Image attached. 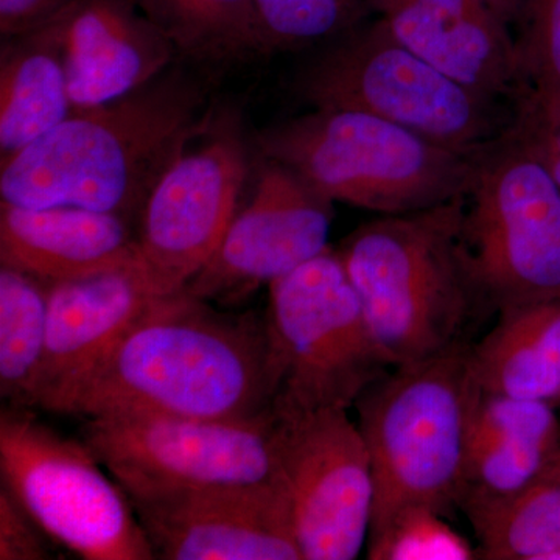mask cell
Instances as JSON below:
<instances>
[{
	"label": "cell",
	"instance_id": "obj_1",
	"mask_svg": "<svg viewBox=\"0 0 560 560\" xmlns=\"http://www.w3.org/2000/svg\"><path fill=\"white\" fill-rule=\"evenodd\" d=\"M276 396L265 315L183 290L158 296L55 412L250 420L271 415Z\"/></svg>",
	"mask_w": 560,
	"mask_h": 560
},
{
	"label": "cell",
	"instance_id": "obj_2",
	"mask_svg": "<svg viewBox=\"0 0 560 560\" xmlns=\"http://www.w3.org/2000/svg\"><path fill=\"white\" fill-rule=\"evenodd\" d=\"M179 61L125 97L73 109L57 128L0 161L2 201L75 206L138 223L154 184L213 110L206 84Z\"/></svg>",
	"mask_w": 560,
	"mask_h": 560
},
{
	"label": "cell",
	"instance_id": "obj_3",
	"mask_svg": "<svg viewBox=\"0 0 560 560\" xmlns=\"http://www.w3.org/2000/svg\"><path fill=\"white\" fill-rule=\"evenodd\" d=\"M460 230L463 195L434 208L381 215L337 249L390 368L460 345L471 318L488 307Z\"/></svg>",
	"mask_w": 560,
	"mask_h": 560
},
{
	"label": "cell",
	"instance_id": "obj_4",
	"mask_svg": "<svg viewBox=\"0 0 560 560\" xmlns=\"http://www.w3.org/2000/svg\"><path fill=\"white\" fill-rule=\"evenodd\" d=\"M355 408L370 452L374 511L370 539L415 508H458L471 420L482 396L469 342L393 368Z\"/></svg>",
	"mask_w": 560,
	"mask_h": 560
},
{
	"label": "cell",
	"instance_id": "obj_5",
	"mask_svg": "<svg viewBox=\"0 0 560 560\" xmlns=\"http://www.w3.org/2000/svg\"><path fill=\"white\" fill-rule=\"evenodd\" d=\"M254 147L330 201L381 215L455 200L480 153L448 149L363 110L335 108H313L267 128Z\"/></svg>",
	"mask_w": 560,
	"mask_h": 560
},
{
	"label": "cell",
	"instance_id": "obj_6",
	"mask_svg": "<svg viewBox=\"0 0 560 560\" xmlns=\"http://www.w3.org/2000/svg\"><path fill=\"white\" fill-rule=\"evenodd\" d=\"M312 108L363 110L448 149L478 153L517 116L500 98L464 86L401 44L381 18L331 40L301 70Z\"/></svg>",
	"mask_w": 560,
	"mask_h": 560
},
{
	"label": "cell",
	"instance_id": "obj_7",
	"mask_svg": "<svg viewBox=\"0 0 560 560\" xmlns=\"http://www.w3.org/2000/svg\"><path fill=\"white\" fill-rule=\"evenodd\" d=\"M278 381L272 412L348 410L388 372L337 249H324L268 287Z\"/></svg>",
	"mask_w": 560,
	"mask_h": 560
},
{
	"label": "cell",
	"instance_id": "obj_8",
	"mask_svg": "<svg viewBox=\"0 0 560 560\" xmlns=\"http://www.w3.org/2000/svg\"><path fill=\"white\" fill-rule=\"evenodd\" d=\"M460 232L490 311L560 301V189L514 125L478 153Z\"/></svg>",
	"mask_w": 560,
	"mask_h": 560
},
{
	"label": "cell",
	"instance_id": "obj_9",
	"mask_svg": "<svg viewBox=\"0 0 560 560\" xmlns=\"http://www.w3.org/2000/svg\"><path fill=\"white\" fill-rule=\"evenodd\" d=\"M83 441L40 422L31 408L0 415V477L55 544L86 560H151L130 499Z\"/></svg>",
	"mask_w": 560,
	"mask_h": 560
},
{
	"label": "cell",
	"instance_id": "obj_10",
	"mask_svg": "<svg viewBox=\"0 0 560 560\" xmlns=\"http://www.w3.org/2000/svg\"><path fill=\"white\" fill-rule=\"evenodd\" d=\"M249 165L241 114L213 109L154 184L136 223L139 271L153 294L179 293L208 264L237 213Z\"/></svg>",
	"mask_w": 560,
	"mask_h": 560
},
{
	"label": "cell",
	"instance_id": "obj_11",
	"mask_svg": "<svg viewBox=\"0 0 560 560\" xmlns=\"http://www.w3.org/2000/svg\"><path fill=\"white\" fill-rule=\"evenodd\" d=\"M83 420L80 440L127 495L260 485L276 478L275 412L250 420L172 415Z\"/></svg>",
	"mask_w": 560,
	"mask_h": 560
},
{
	"label": "cell",
	"instance_id": "obj_12",
	"mask_svg": "<svg viewBox=\"0 0 560 560\" xmlns=\"http://www.w3.org/2000/svg\"><path fill=\"white\" fill-rule=\"evenodd\" d=\"M276 478L302 560H352L370 539L374 477L348 410L276 415Z\"/></svg>",
	"mask_w": 560,
	"mask_h": 560
},
{
	"label": "cell",
	"instance_id": "obj_13",
	"mask_svg": "<svg viewBox=\"0 0 560 560\" xmlns=\"http://www.w3.org/2000/svg\"><path fill=\"white\" fill-rule=\"evenodd\" d=\"M260 165L219 248L184 289L198 300L241 304L330 246L334 201L278 162Z\"/></svg>",
	"mask_w": 560,
	"mask_h": 560
},
{
	"label": "cell",
	"instance_id": "obj_14",
	"mask_svg": "<svg viewBox=\"0 0 560 560\" xmlns=\"http://www.w3.org/2000/svg\"><path fill=\"white\" fill-rule=\"evenodd\" d=\"M154 558L302 560L278 478L250 486L128 493Z\"/></svg>",
	"mask_w": 560,
	"mask_h": 560
},
{
	"label": "cell",
	"instance_id": "obj_15",
	"mask_svg": "<svg viewBox=\"0 0 560 560\" xmlns=\"http://www.w3.org/2000/svg\"><path fill=\"white\" fill-rule=\"evenodd\" d=\"M378 18L401 44L464 86L521 95L517 40L488 0H382Z\"/></svg>",
	"mask_w": 560,
	"mask_h": 560
},
{
	"label": "cell",
	"instance_id": "obj_16",
	"mask_svg": "<svg viewBox=\"0 0 560 560\" xmlns=\"http://www.w3.org/2000/svg\"><path fill=\"white\" fill-rule=\"evenodd\" d=\"M61 27L73 109L125 97L179 61L132 0H77Z\"/></svg>",
	"mask_w": 560,
	"mask_h": 560
},
{
	"label": "cell",
	"instance_id": "obj_17",
	"mask_svg": "<svg viewBox=\"0 0 560 560\" xmlns=\"http://www.w3.org/2000/svg\"><path fill=\"white\" fill-rule=\"evenodd\" d=\"M156 298L139 268L51 283L38 408L57 411Z\"/></svg>",
	"mask_w": 560,
	"mask_h": 560
},
{
	"label": "cell",
	"instance_id": "obj_18",
	"mask_svg": "<svg viewBox=\"0 0 560 560\" xmlns=\"http://www.w3.org/2000/svg\"><path fill=\"white\" fill-rule=\"evenodd\" d=\"M0 265L43 282L139 268L136 223L75 206L0 202Z\"/></svg>",
	"mask_w": 560,
	"mask_h": 560
},
{
	"label": "cell",
	"instance_id": "obj_19",
	"mask_svg": "<svg viewBox=\"0 0 560 560\" xmlns=\"http://www.w3.org/2000/svg\"><path fill=\"white\" fill-rule=\"evenodd\" d=\"M560 477V416L544 400L482 393L471 420L458 508Z\"/></svg>",
	"mask_w": 560,
	"mask_h": 560
},
{
	"label": "cell",
	"instance_id": "obj_20",
	"mask_svg": "<svg viewBox=\"0 0 560 560\" xmlns=\"http://www.w3.org/2000/svg\"><path fill=\"white\" fill-rule=\"evenodd\" d=\"M73 113L61 20L0 49V161L20 153Z\"/></svg>",
	"mask_w": 560,
	"mask_h": 560
},
{
	"label": "cell",
	"instance_id": "obj_21",
	"mask_svg": "<svg viewBox=\"0 0 560 560\" xmlns=\"http://www.w3.org/2000/svg\"><path fill=\"white\" fill-rule=\"evenodd\" d=\"M470 360L482 393L560 405V301L499 312Z\"/></svg>",
	"mask_w": 560,
	"mask_h": 560
},
{
	"label": "cell",
	"instance_id": "obj_22",
	"mask_svg": "<svg viewBox=\"0 0 560 560\" xmlns=\"http://www.w3.org/2000/svg\"><path fill=\"white\" fill-rule=\"evenodd\" d=\"M168 39L179 60L221 68L260 57L254 0H132Z\"/></svg>",
	"mask_w": 560,
	"mask_h": 560
},
{
	"label": "cell",
	"instance_id": "obj_23",
	"mask_svg": "<svg viewBox=\"0 0 560 560\" xmlns=\"http://www.w3.org/2000/svg\"><path fill=\"white\" fill-rule=\"evenodd\" d=\"M49 283L0 265V396L38 408L47 350Z\"/></svg>",
	"mask_w": 560,
	"mask_h": 560
},
{
	"label": "cell",
	"instance_id": "obj_24",
	"mask_svg": "<svg viewBox=\"0 0 560 560\" xmlns=\"http://www.w3.org/2000/svg\"><path fill=\"white\" fill-rule=\"evenodd\" d=\"M460 511L474 526L478 559L560 560V477Z\"/></svg>",
	"mask_w": 560,
	"mask_h": 560
},
{
	"label": "cell",
	"instance_id": "obj_25",
	"mask_svg": "<svg viewBox=\"0 0 560 560\" xmlns=\"http://www.w3.org/2000/svg\"><path fill=\"white\" fill-rule=\"evenodd\" d=\"M382 0H254L260 54L326 46L378 16Z\"/></svg>",
	"mask_w": 560,
	"mask_h": 560
},
{
	"label": "cell",
	"instance_id": "obj_26",
	"mask_svg": "<svg viewBox=\"0 0 560 560\" xmlns=\"http://www.w3.org/2000/svg\"><path fill=\"white\" fill-rule=\"evenodd\" d=\"M517 20L518 109L559 119L560 0H525Z\"/></svg>",
	"mask_w": 560,
	"mask_h": 560
},
{
	"label": "cell",
	"instance_id": "obj_27",
	"mask_svg": "<svg viewBox=\"0 0 560 560\" xmlns=\"http://www.w3.org/2000/svg\"><path fill=\"white\" fill-rule=\"evenodd\" d=\"M372 560H474L477 550L444 521V515L415 508L397 515L368 540Z\"/></svg>",
	"mask_w": 560,
	"mask_h": 560
},
{
	"label": "cell",
	"instance_id": "obj_28",
	"mask_svg": "<svg viewBox=\"0 0 560 560\" xmlns=\"http://www.w3.org/2000/svg\"><path fill=\"white\" fill-rule=\"evenodd\" d=\"M49 539L5 486L0 488V560L50 559Z\"/></svg>",
	"mask_w": 560,
	"mask_h": 560
},
{
	"label": "cell",
	"instance_id": "obj_29",
	"mask_svg": "<svg viewBox=\"0 0 560 560\" xmlns=\"http://www.w3.org/2000/svg\"><path fill=\"white\" fill-rule=\"evenodd\" d=\"M77 0H0V35L18 38L43 31L65 16Z\"/></svg>",
	"mask_w": 560,
	"mask_h": 560
},
{
	"label": "cell",
	"instance_id": "obj_30",
	"mask_svg": "<svg viewBox=\"0 0 560 560\" xmlns=\"http://www.w3.org/2000/svg\"><path fill=\"white\" fill-rule=\"evenodd\" d=\"M514 130L539 158L560 189V117L547 119L528 110L517 109Z\"/></svg>",
	"mask_w": 560,
	"mask_h": 560
},
{
	"label": "cell",
	"instance_id": "obj_31",
	"mask_svg": "<svg viewBox=\"0 0 560 560\" xmlns=\"http://www.w3.org/2000/svg\"><path fill=\"white\" fill-rule=\"evenodd\" d=\"M488 2L511 21L512 18L518 16V11H521L525 0H488Z\"/></svg>",
	"mask_w": 560,
	"mask_h": 560
}]
</instances>
